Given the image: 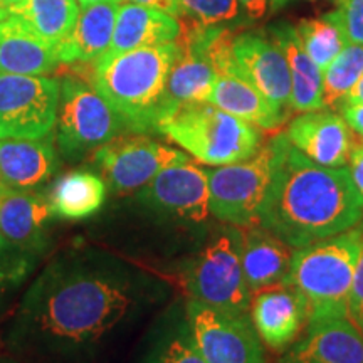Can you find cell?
I'll list each match as a JSON object with an SVG mask.
<instances>
[{"label": "cell", "mask_w": 363, "mask_h": 363, "mask_svg": "<svg viewBox=\"0 0 363 363\" xmlns=\"http://www.w3.org/2000/svg\"><path fill=\"white\" fill-rule=\"evenodd\" d=\"M340 111H342L343 120L347 121L350 130L363 136V103L343 104V106H340Z\"/></svg>", "instance_id": "obj_36"}, {"label": "cell", "mask_w": 363, "mask_h": 363, "mask_svg": "<svg viewBox=\"0 0 363 363\" xmlns=\"http://www.w3.org/2000/svg\"><path fill=\"white\" fill-rule=\"evenodd\" d=\"M284 140L286 135L278 133L247 160L207 170L208 207L216 219L234 227L259 224L261 207Z\"/></svg>", "instance_id": "obj_6"}, {"label": "cell", "mask_w": 363, "mask_h": 363, "mask_svg": "<svg viewBox=\"0 0 363 363\" xmlns=\"http://www.w3.org/2000/svg\"><path fill=\"white\" fill-rule=\"evenodd\" d=\"M61 165L56 135L43 138H0V179L7 189L38 192Z\"/></svg>", "instance_id": "obj_18"}, {"label": "cell", "mask_w": 363, "mask_h": 363, "mask_svg": "<svg viewBox=\"0 0 363 363\" xmlns=\"http://www.w3.org/2000/svg\"><path fill=\"white\" fill-rule=\"evenodd\" d=\"M207 103L266 131L278 130L289 116L272 106L252 84L238 76L217 74Z\"/></svg>", "instance_id": "obj_25"}, {"label": "cell", "mask_w": 363, "mask_h": 363, "mask_svg": "<svg viewBox=\"0 0 363 363\" xmlns=\"http://www.w3.org/2000/svg\"><path fill=\"white\" fill-rule=\"evenodd\" d=\"M172 16L180 24L199 27H244L252 24L239 0H172Z\"/></svg>", "instance_id": "obj_28"}, {"label": "cell", "mask_w": 363, "mask_h": 363, "mask_svg": "<svg viewBox=\"0 0 363 363\" xmlns=\"http://www.w3.org/2000/svg\"><path fill=\"white\" fill-rule=\"evenodd\" d=\"M187 153L145 133L118 135L94 152V165L116 195L138 192L167 167L189 162Z\"/></svg>", "instance_id": "obj_10"}, {"label": "cell", "mask_w": 363, "mask_h": 363, "mask_svg": "<svg viewBox=\"0 0 363 363\" xmlns=\"http://www.w3.org/2000/svg\"><path fill=\"white\" fill-rule=\"evenodd\" d=\"M61 83L0 72V138H43L56 128Z\"/></svg>", "instance_id": "obj_11"}, {"label": "cell", "mask_w": 363, "mask_h": 363, "mask_svg": "<svg viewBox=\"0 0 363 363\" xmlns=\"http://www.w3.org/2000/svg\"><path fill=\"white\" fill-rule=\"evenodd\" d=\"M180 51L177 40L135 49L94 66L93 86L130 133L155 131L163 91Z\"/></svg>", "instance_id": "obj_3"}, {"label": "cell", "mask_w": 363, "mask_h": 363, "mask_svg": "<svg viewBox=\"0 0 363 363\" xmlns=\"http://www.w3.org/2000/svg\"><path fill=\"white\" fill-rule=\"evenodd\" d=\"M279 363H363V333L350 316L308 321Z\"/></svg>", "instance_id": "obj_16"}, {"label": "cell", "mask_w": 363, "mask_h": 363, "mask_svg": "<svg viewBox=\"0 0 363 363\" xmlns=\"http://www.w3.org/2000/svg\"><path fill=\"white\" fill-rule=\"evenodd\" d=\"M130 306L128 286L108 272H59L34 298L33 318L48 338L81 347L106 337Z\"/></svg>", "instance_id": "obj_2"}, {"label": "cell", "mask_w": 363, "mask_h": 363, "mask_svg": "<svg viewBox=\"0 0 363 363\" xmlns=\"http://www.w3.org/2000/svg\"><path fill=\"white\" fill-rule=\"evenodd\" d=\"M9 16H11V11H9V7L6 6V2H4V0H0V21L7 19Z\"/></svg>", "instance_id": "obj_41"}, {"label": "cell", "mask_w": 363, "mask_h": 363, "mask_svg": "<svg viewBox=\"0 0 363 363\" xmlns=\"http://www.w3.org/2000/svg\"><path fill=\"white\" fill-rule=\"evenodd\" d=\"M363 74V44L348 43L323 71V104L331 110L342 101Z\"/></svg>", "instance_id": "obj_30"}, {"label": "cell", "mask_w": 363, "mask_h": 363, "mask_svg": "<svg viewBox=\"0 0 363 363\" xmlns=\"http://www.w3.org/2000/svg\"><path fill=\"white\" fill-rule=\"evenodd\" d=\"M59 83L56 145L62 157L78 160L128 131L123 120L94 86L78 76H65Z\"/></svg>", "instance_id": "obj_7"}, {"label": "cell", "mask_w": 363, "mask_h": 363, "mask_svg": "<svg viewBox=\"0 0 363 363\" xmlns=\"http://www.w3.org/2000/svg\"><path fill=\"white\" fill-rule=\"evenodd\" d=\"M363 222V197L347 167H325L286 136L259 224L291 247H305Z\"/></svg>", "instance_id": "obj_1"}, {"label": "cell", "mask_w": 363, "mask_h": 363, "mask_svg": "<svg viewBox=\"0 0 363 363\" xmlns=\"http://www.w3.org/2000/svg\"><path fill=\"white\" fill-rule=\"evenodd\" d=\"M284 135L310 160L325 167H345L353 148L352 130L331 110L306 111L291 120Z\"/></svg>", "instance_id": "obj_17"}, {"label": "cell", "mask_w": 363, "mask_h": 363, "mask_svg": "<svg viewBox=\"0 0 363 363\" xmlns=\"http://www.w3.org/2000/svg\"><path fill=\"white\" fill-rule=\"evenodd\" d=\"M179 44L182 51L167 79L160 108H158L157 126L184 104L207 103L212 86L217 79V71L208 61L206 43L199 27L182 26Z\"/></svg>", "instance_id": "obj_14"}, {"label": "cell", "mask_w": 363, "mask_h": 363, "mask_svg": "<svg viewBox=\"0 0 363 363\" xmlns=\"http://www.w3.org/2000/svg\"><path fill=\"white\" fill-rule=\"evenodd\" d=\"M157 363H206L194 347L192 340L175 338L167 345Z\"/></svg>", "instance_id": "obj_33"}, {"label": "cell", "mask_w": 363, "mask_h": 363, "mask_svg": "<svg viewBox=\"0 0 363 363\" xmlns=\"http://www.w3.org/2000/svg\"><path fill=\"white\" fill-rule=\"evenodd\" d=\"M217 74L246 79L279 111L289 115L291 74L281 49L266 33L246 30L235 34L233 48H224L212 57Z\"/></svg>", "instance_id": "obj_9"}, {"label": "cell", "mask_w": 363, "mask_h": 363, "mask_svg": "<svg viewBox=\"0 0 363 363\" xmlns=\"http://www.w3.org/2000/svg\"><path fill=\"white\" fill-rule=\"evenodd\" d=\"M348 316L358 325L363 320V240L360 256H358L355 278H353L350 298H348Z\"/></svg>", "instance_id": "obj_34"}, {"label": "cell", "mask_w": 363, "mask_h": 363, "mask_svg": "<svg viewBox=\"0 0 363 363\" xmlns=\"http://www.w3.org/2000/svg\"><path fill=\"white\" fill-rule=\"evenodd\" d=\"M180 34V22L170 12L133 2L120 4L111 44L96 65L135 49L177 43Z\"/></svg>", "instance_id": "obj_19"}, {"label": "cell", "mask_w": 363, "mask_h": 363, "mask_svg": "<svg viewBox=\"0 0 363 363\" xmlns=\"http://www.w3.org/2000/svg\"><path fill=\"white\" fill-rule=\"evenodd\" d=\"M106 192L108 187L101 175L74 170L59 177L45 195L54 217L81 220L96 214L106 201Z\"/></svg>", "instance_id": "obj_26"}, {"label": "cell", "mask_w": 363, "mask_h": 363, "mask_svg": "<svg viewBox=\"0 0 363 363\" xmlns=\"http://www.w3.org/2000/svg\"><path fill=\"white\" fill-rule=\"evenodd\" d=\"M27 264L24 257L17 256V252L0 249V296L9 286L24 278Z\"/></svg>", "instance_id": "obj_32"}, {"label": "cell", "mask_w": 363, "mask_h": 363, "mask_svg": "<svg viewBox=\"0 0 363 363\" xmlns=\"http://www.w3.org/2000/svg\"><path fill=\"white\" fill-rule=\"evenodd\" d=\"M350 174L352 179L355 182L358 192L363 197V145L357 143L353 145L350 153Z\"/></svg>", "instance_id": "obj_37"}, {"label": "cell", "mask_w": 363, "mask_h": 363, "mask_svg": "<svg viewBox=\"0 0 363 363\" xmlns=\"http://www.w3.org/2000/svg\"><path fill=\"white\" fill-rule=\"evenodd\" d=\"M138 199L157 214L199 224L211 216L207 170L190 160L167 167L138 190Z\"/></svg>", "instance_id": "obj_13"}, {"label": "cell", "mask_w": 363, "mask_h": 363, "mask_svg": "<svg viewBox=\"0 0 363 363\" xmlns=\"http://www.w3.org/2000/svg\"><path fill=\"white\" fill-rule=\"evenodd\" d=\"M101 2H123V0H78L79 7H88V6H94V4H101Z\"/></svg>", "instance_id": "obj_40"}, {"label": "cell", "mask_w": 363, "mask_h": 363, "mask_svg": "<svg viewBox=\"0 0 363 363\" xmlns=\"http://www.w3.org/2000/svg\"><path fill=\"white\" fill-rule=\"evenodd\" d=\"M337 9L328 16L342 27L348 43L363 44V0H335Z\"/></svg>", "instance_id": "obj_31"}, {"label": "cell", "mask_w": 363, "mask_h": 363, "mask_svg": "<svg viewBox=\"0 0 363 363\" xmlns=\"http://www.w3.org/2000/svg\"><path fill=\"white\" fill-rule=\"evenodd\" d=\"M357 103H363V74H362V78L358 79V83L353 86V89L350 91V93L345 96V99L340 106H343V104H357Z\"/></svg>", "instance_id": "obj_38"}, {"label": "cell", "mask_w": 363, "mask_h": 363, "mask_svg": "<svg viewBox=\"0 0 363 363\" xmlns=\"http://www.w3.org/2000/svg\"><path fill=\"white\" fill-rule=\"evenodd\" d=\"M4 2H6V6L9 7V11H12V9L19 7L22 2H26V0H4Z\"/></svg>", "instance_id": "obj_42"}, {"label": "cell", "mask_w": 363, "mask_h": 363, "mask_svg": "<svg viewBox=\"0 0 363 363\" xmlns=\"http://www.w3.org/2000/svg\"><path fill=\"white\" fill-rule=\"evenodd\" d=\"M289 247L261 225L240 227V262L249 291L257 293L283 283L293 256Z\"/></svg>", "instance_id": "obj_22"}, {"label": "cell", "mask_w": 363, "mask_h": 363, "mask_svg": "<svg viewBox=\"0 0 363 363\" xmlns=\"http://www.w3.org/2000/svg\"><path fill=\"white\" fill-rule=\"evenodd\" d=\"M264 33L281 49L288 61L291 74V108L306 113L325 110L323 104V71L318 67L303 48L296 27L279 21L266 26Z\"/></svg>", "instance_id": "obj_21"}, {"label": "cell", "mask_w": 363, "mask_h": 363, "mask_svg": "<svg viewBox=\"0 0 363 363\" xmlns=\"http://www.w3.org/2000/svg\"><path fill=\"white\" fill-rule=\"evenodd\" d=\"M133 4H140V6H148V7H157L162 11L170 12L172 11V0H130Z\"/></svg>", "instance_id": "obj_39"}, {"label": "cell", "mask_w": 363, "mask_h": 363, "mask_svg": "<svg viewBox=\"0 0 363 363\" xmlns=\"http://www.w3.org/2000/svg\"><path fill=\"white\" fill-rule=\"evenodd\" d=\"M51 217L45 194L7 189L0 201V249L17 254L38 249Z\"/></svg>", "instance_id": "obj_20"}, {"label": "cell", "mask_w": 363, "mask_h": 363, "mask_svg": "<svg viewBox=\"0 0 363 363\" xmlns=\"http://www.w3.org/2000/svg\"><path fill=\"white\" fill-rule=\"evenodd\" d=\"M190 340L206 363H266L256 326L247 313H227L190 299Z\"/></svg>", "instance_id": "obj_12"}, {"label": "cell", "mask_w": 363, "mask_h": 363, "mask_svg": "<svg viewBox=\"0 0 363 363\" xmlns=\"http://www.w3.org/2000/svg\"><path fill=\"white\" fill-rule=\"evenodd\" d=\"M79 12L78 0H26L11 11L56 51L69 35Z\"/></svg>", "instance_id": "obj_27"}, {"label": "cell", "mask_w": 363, "mask_h": 363, "mask_svg": "<svg viewBox=\"0 0 363 363\" xmlns=\"http://www.w3.org/2000/svg\"><path fill=\"white\" fill-rule=\"evenodd\" d=\"M358 328H360V330H362V333H363V320L360 321V323H358Z\"/></svg>", "instance_id": "obj_44"}, {"label": "cell", "mask_w": 363, "mask_h": 363, "mask_svg": "<svg viewBox=\"0 0 363 363\" xmlns=\"http://www.w3.org/2000/svg\"><path fill=\"white\" fill-rule=\"evenodd\" d=\"M362 240L363 222L293 252L283 283L296 288L305 296L310 306L308 321L348 316V298Z\"/></svg>", "instance_id": "obj_4"}, {"label": "cell", "mask_w": 363, "mask_h": 363, "mask_svg": "<svg viewBox=\"0 0 363 363\" xmlns=\"http://www.w3.org/2000/svg\"><path fill=\"white\" fill-rule=\"evenodd\" d=\"M249 310L261 342L278 352L291 347L310 316L305 296L284 283L257 291Z\"/></svg>", "instance_id": "obj_15"}, {"label": "cell", "mask_w": 363, "mask_h": 363, "mask_svg": "<svg viewBox=\"0 0 363 363\" xmlns=\"http://www.w3.org/2000/svg\"><path fill=\"white\" fill-rule=\"evenodd\" d=\"M158 133L206 165H229L251 158L262 147V131L211 103L180 106L157 126Z\"/></svg>", "instance_id": "obj_5"}, {"label": "cell", "mask_w": 363, "mask_h": 363, "mask_svg": "<svg viewBox=\"0 0 363 363\" xmlns=\"http://www.w3.org/2000/svg\"><path fill=\"white\" fill-rule=\"evenodd\" d=\"M6 190H7L6 184H4L2 179H0V201H2V197H4V194H6Z\"/></svg>", "instance_id": "obj_43"}, {"label": "cell", "mask_w": 363, "mask_h": 363, "mask_svg": "<svg viewBox=\"0 0 363 363\" xmlns=\"http://www.w3.org/2000/svg\"><path fill=\"white\" fill-rule=\"evenodd\" d=\"M294 27L308 56L321 71H325L348 44L343 29L328 13L318 19H303Z\"/></svg>", "instance_id": "obj_29"}, {"label": "cell", "mask_w": 363, "mask_h": 363, "mask_svg": "<svg viewBox=\"0 0 363 363\" xmlns=\"http://www.w3.org/2000/svg\"><path fill=\"white\" fill-rule=\"evenodd\" d=\"M240 227L216 234L185 272L190 299L227 313H247L251 291L240 262Z\"/></svg>", "instance_id": "obj_8"}, {"label": "cell", "mask_w": 363, "mask_h": 363, "mask_svg": "<svg viewBox=\"0 0 363 363\" xmlns=\"http://www.w3.org/2000/svg\"><path fill=\"white\" fill-rule=\"evenodd\" d=\"M240 6L244 7L247 17L252 22L262 19L269 12L278 11V9L284 7L289 0H239Z\"/></svg>", "instance_id": "obj_35"}, {"label": "cell", "mask_w": 363, "mask_h": 363, "mask_svg": "<svg viewBox=\"0 0 363 363\" xmlns=\"http://www.w3.org/2000/svg\"><path fill=\"white\" fill-rule=\"evenodd\" d=\"M121 2H101L81 9L78 21L57 48L61 65H94L110 48Z\"/></svg>", "instance_id": "obj_24"}, {"label": "cell", "mask_w": 363, "mask_h": 363, "mask_svg": "<svg viewBox=\"0 0 363 363\" xmlns=\"http://www.w3.org/2000/svg\"><path fill=\"white\" fill-rule=\"evenodd\" d=\"M57 51L38 38L17 16L0 21V72L45 76L56 71Z\"/></svg>", "instance_id": "obj_23"}]
</instances>
